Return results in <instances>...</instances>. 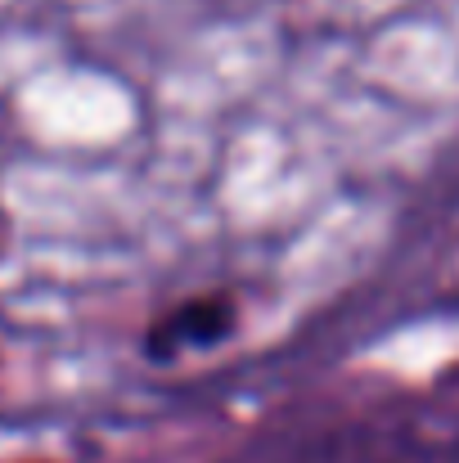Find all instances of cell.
Returning a JSON list of instances; mask_svg holds the SVG:
<instances>
[{"label":"cell","instance_id":"obj_2","mask_svg":"<svg viewBox=\"0 0 459 463\" xmlns=\"http://www.w3.org/2000/svg\"><path fill=\"white\" fill-rule=\"evenodd\" d=\"M234 319L239 310L225 298H194V302H180L176 310H167L158 324L149 328V351L153 360H171L180 351H194V346H216L234 333Z\"/></svg>","mask_w":459,"mask_h":463},{"label":"cell","instance_id":"obj_1","mask_svg":"<svg viewBox=\"0 0 459 463\" xmlns=\"http://www.w3.org/2000/svg\"><path fill=\"white\" fill-rule=\"evenodd\" d=\"M225 463H459L455 450L397 419H351L302 437H266Z\"/></svg>","mask_w":459,"mask_h":463}]
</instances>
